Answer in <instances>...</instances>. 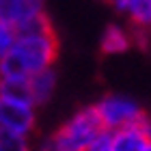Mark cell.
<instances>
[{
    "instance_id": "cell-1",
    "label": "cell",
    "mask_w": 151,
    "mask_h": 151,
    "mask_svg": "<svg viewBox=\"0 0 151 151\" xmlns=\"http://www.w3.org/2000/svg\"><path fill=\"white\" fill-rule=\"evenodd\" d=\"M58 56V37L54 28L43 32H22L15 45L0 58V76H28L54 65Z\"/></svg>"
},
{
    "instance_id": "cell-2",
    "label": "cell",
    "mask_w": 151,
    "mask_h": 151,
    "mask_svg": "<svg viewBox=\"0 0 151 151\" xmlns=\"http://www.w3.org/2000/svg\"><path fill=\"white\" fill-rule=\"evenodd\" d=\"M104 127V123L99 119V112L95 106L82 108L78 110L63 127H58L54 136H56L58 145L65 151H84L86 145L97 136Z\"/></svg>"
},
{
    "instance_id": "cell-3",
    "label": "cell",
    "mask_w": 151,
    "mask_h": 151,
    "mask_svg": "<svg viewBox=\"0 0 151 151\" xmlns=\"http://www.w3.org/2000/svg\"><path fill=\"white\" fill-rule=\"evenodd\" d=\"M95 108H97L99 119L106 129H119L123 125L147 119L138 101H134L132 97H125V95H106L104 99H99L95 104Z\"/></svg>"
},
{
    "instance_id": "cell-4",
    "label": "cell",
    "mask_w": 151,
    "mask_h": 151,
    "mask_svg": "<svg viewBox=\"0 0 151 151\" xmlns=\"http://www.w3.org/2000/svg\"><path fill=\"white\" fill-rule=\"evenodd\" d=\"M35 125H37V114L32 104L0 97V129L19 136H30Z\"/></svg>"
},
{
    "instance_id": "cell-5",
    "label": "cell",
    "mask_w": 151,
    "mask_h": 151,
    "mask_svg": "<svg viewBox=\"0 0 151 151\" xmlns=\"http://www.w3.org/2000/svg\"><path fill=\"white\" fill-rule=\"evenodd\" d=\"M41 13H45L43 0H0V22H6L15 28Z\"/></svg>"
},
{
    "instance_id": "cell-6",
    "label": "cell",
    "mask_w": 151,
    "mask_h": 151,
    "mask_svg": "<svg viewBox=\"0 0 151 151\" xmlns=\"http://www.w3.org/2000/svg\"><path fill=\"white\" fill-rule=\"evenodd\" d=\"M147 121V119H145ZM145 121L129 123L119 129H110L112 132V151H142L149 142Z\"/></svg>"
},
{
    "instance_id": "cell-7",
    "label": "cell",
    "mask_w": 151,
    "mask_h": 151,
    "mask_svg": "<svg viewBox=\"0 0 151 151\" xmlns=\"http://www.w3.org/2000/svg\"><path fill=\"white\" fill-rule=\"evenodd\" d=\"M28 84H30V97H32V106H41L47 104L56 88V71L52 67L41 69L37 73L28 76Z\"/></svg>"
},
{
    "instance_id": "cell-8",
    "label": "cell",
    "mask_w": 151,
    "mask_h": 151,
    "mask_svg": "<svg viewBox=\"0 0 151 151\" xmlns=\"http://www.w3.org/2000/svg\"><path fill=\"white\" fill-rule=\"evenodd\" d=\"M112 4L132 19L136 28H151V0H112Z\"/></svg>"
},
{
    "instance_id": "cell-9",
    "label": "cell",
    "mask_w": 151,
    "mask_h": 151,
    "mask_svg": "<svg viewBox=\"0 0 151 151\" xmlns=\"http://www.w3.org/2000/svg\"><path fill=\"white\" fill-rule=\"evenodd\" d=\"M0 97L32 104L28 78H24V76H0Z\"/></svg>"
},
{
    "instance_id": "cell-10",
    "label": "cell",
    "mask_w": 151,
    "mask_h": 151,
    "mask_svg": "<svg viewBox=\"0 0 151 151\" xmlns=\"http://www.w3.org/2000/svg\"><path fill=\"white\" fill-rule=\"evenodd\" d=\"M129 45H132V37L125 28L116 24L104 28V35H101V52L104 54H123L129 50Z\"/></svg>"
},
{
    "instance_id": "cell-11",
    "label": "cell",
    "mask_w": 151,
    "mask_h": 151,
    "mask_svg": "<svg viewBox=\"0 0 151 151\" xmlns=\"http://www.w3.org/2000/svg\"><path fill=\"white\" fill-rule=\"evenodd\" d=\"M0 151H32L28 136H19L0 129Z\"/></svg>"
},
{
    "instance_id": "cell-12",
    "label": "cell",
    "mask_w": 151,
    "mask_h": 151,
    "mask_svg": "<svg viewBox=\"0 0 151 151\" xmlns=\"http://www.w3.org/2000/svg\"><path fill=\"white\" fill-rule=\"evenodd\" d=\"M17 41V28L6 22H0V58L4 56L6 52H11V47L15 45Z\"/></svg>"
},
{
    "instance_id": "cell-13",
    "label": "cell",
    "mask_w": 151,
    "mask_h": 151,
    "mask_svg": "<svg viewBox=\"0 0 151 151\" xmlns=\"http://www.w3.org/2000/svg\"><path fill=\"white\" fill-rule=\"evenodd\" d=\"M84 151H112V132L110 129H101V132L86 145Z\"/></svg>"
},
{
    "instance_id": "cell-14",
    "label": "cell",
    "mask_w": 151,
    "mask_h": 151,
    "mask_svg": "<svg viewBox=\"0 0 151 151\" xmlns=\"http://www.w3.org/2000/svg\"><path fill=\"white\" fill-rule=\"evenodd\" d=\"M39 151H65V149L58 145L56 136L52 134V136H47V138H45V140H43V142L39 145Z\"/></svg>"
},
{
    "instance_id": "cell-15",
    "label": "cell",
    "mask_w": 151,
    "mask_h": 151,
    "mask_svg": "<svg viewBox=\"0 0 151 151\" xmlns=\"http://www.w3.org/2000/svg\"><path fill=\"white\" fill-rule=\"evenodd\" d=\"M145 129H147V136H149V140H151V116H147V121H145Z\"/></svg>"
},
{
    "instance_id": "cell-16",
    "label": "cell",
    "mask_w": 151,
    "mask_h": 151,
    "mask_svg": "<svg viewBox=\"0 0 151 151\" xmlns=\"http://www.w3.org/2000/svg\"><path fill=\"white\" fill-rule=\"evenodd\" d=\"M142 151H151V140H149L147 145H145V149H142Z\"/></svg>"
}]
</instances>
